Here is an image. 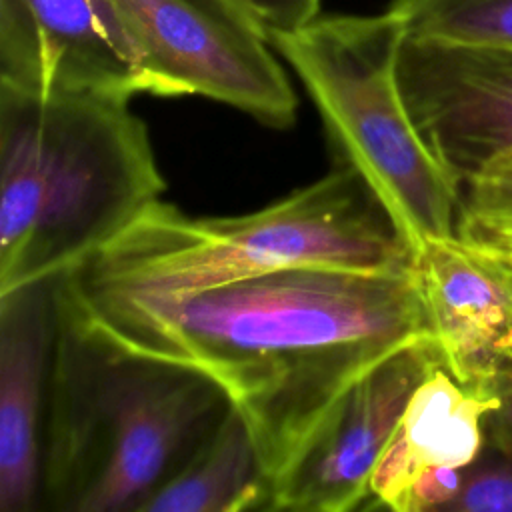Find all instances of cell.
<instances>
[{
  "label": "cell",
  "mask_w": 512,
  "mask_h": 512,
  "mask_svg": "<svg viewBox=\"0 0 512 512\" xmlns=\"http://www.w3.org/2000/svg\"><path fill=\"white\" fill-rule=\"evenodd\" d=\"M266 30L292 32L320 16L322 0H238Z\"/></svg>",
  "instance_id": "18"
},
{
  "label": "cell",
  "mask_w": 512,
  "mask_h": 512,
  "mask_svg": "<svg viewBox=\"0 0 512 512\" xmlns=\"http://www.w3.org/2000/svg\"><path fill=\"white\" fill-rule=\"evenodd\" d=\"M494 398L466 390L434 366L412 392L370 476L368 508L400 510L412 482L428 466H470L484 448V414Z\"/></svg>",
  "instance_id": "12"
},
{
  "label": "cell",
  "mask_w": 512,
  "mask_h": 512,
  "mask_svg": "<svg viewBox=\"0 0 512 512\" xmlns=\"http://www.w3.org/2000/svg\"><path fill=\"white\" fill-rule=\"evenodd\" d=\"M488 396L494 406L484 414V442L512 452V368L494 380Z\"/></svg>",
  "instance_id": "19"
},
{
  "label": "cell",
  "mask_w": 512,
  "mask_h": 512,
  "mask_svg": "<svg viewBox=\"0 0 512 512\" xmlns=\"http://www.w3.org/2000/svg\"><path fill=\"white\" fill-rule=\"evenodd\" d=\"M406 36L512 48V0H390Z\"/></svg>",
  "instance_id": "14"
},
{
  "label": "cell",
  "mask_w": 512,
  "mask_h": 512,
  "mask_svg": "<svg viewBox=\"0 0 512 512\" xmlns=\"http://www.w3.org/2000/svg\"><path fill=\"white\" fill-rule=\"evenodd\" d=\"M396 74L416 128L460 186L512 150V48L404 36Z\"/></svg>",
  "instance_id": "8"
},
{
  "label": "cell",
  "mask_w": 512,
  "mask_h": 512,
  "mask_svg": "<svg viewBox=\"0 0 512 512\" xmlns=\"http://www.w3.org/2000/svg\"><path fill=\"white\" fill-rule=\"evenodd\" d=\"M414 270L446 370L490 398L494 380L512 368V266L448 236L426 242Z\"/></svg>",
  "instance_id": "10"
},
{
  "label": "cell",
  "mask_w": 512,
  "mask_h": 512,
  "mask_svg": "<svg viewBox=\"0 0 512 512\" xmlns=\"http://www.w3.org/2000/svg\"><path fill=\"white\" fill-rule=\"evenodd\" d=\"M464 468L428 466L412 482L398 512H446L460 494Z\"/></svg>",
  "instance_id": "17"
},
{
  "label": "cell",
  "mask_w": 512,
  "mask_h": 512,
  "mask_svg": "<svg viewBox=\"0 0 512 512\" xmlns=\"http://www.w3.org/2000/svg\"><path fill=\"white\" fill-rule=\"evenodd\" d=\"M272 482L246 420L230 406L190 460L140 512L270 510Z\"/></svg>",
  "instance_id": "13"
},
{
  "label": "cell",
  "mask_w": 512,
  "mask_h": 512,
  "mask_svg": "<svg viewBox=\"0 0 512 512\" xmlns=\"http://www.w3.org/2000/svg\"><path fill=\"white\" fill-rule=\"evenodd\" d=\"M296 266L414 268V250L346 166L240 216H188L162 198L58 278L72 296H178Z\"/></svg>",
  "instance_id": "4"
},
{
  "label": "cell",
  "mask_w": 512,
  "mask_h": 512,
  "mask_svg": "<svg viewBox=\"0 0 512 512\" xmlns=\"http://www.w3.org/2000/svg\"><path fill=\"white\" fill-rule=\"evenodd\" d=\"M456 236L512 266V150L462 182Z\"/></svg>",
  "instance_id": "15"
},
{
  "label": "cell",
  "mask_w": 512,
  "mask_h": 512,
  "mask_svg": "<svg viewBox=\"0 0 512 512\" xmlns=\"http://www.w3.org/2000/svg\"><path fill=\"white\" fill-rule=\"evenodd\" d=\"M0 82L28 92L158 96L110 0H0Z\"/></svg>",
  "instance_id": "9"
},
{
  "label": "cell",
  "mask_w": 512,
  "mask_h": 512,
  "mask_svg": "<svg viewBox=\"0 0 512 512\" xmlns=\"http://www.w3.org/2000/svg\"><path fill=\"white\" fill-rule=\"evenodd\" d=\"M444 364L432 336L398 348L366 370L326 412L272 482L270 510L368 508L370 476L426 374Z\"/></svg>",
  "instance_id": "7"
},
{
  "label": "cell",
  "mask_w": 512,
  "mask_h": 512,
  "mask_svg": "<svg viewBox=\"0 0 512 512\" xmlns=\"http://www.w3.org/2000/svg\"><path fill=\"white\" fill-rule=\"evenodd\" d=\"M158 96H204L272 128L298 98L266 30L238 0H110Z\"/></svg>",
  "instance_id": "6"
},
{
  "label": "cell",
  "mask_w": 512,
  "mask_h": 512,
  "mask_svg": "<svg viewBox=\"0 0 512 512\" xmlns=\"http://www.w3.org/2000/svg\"><path fill=\"white\" fill-rule=\"evenodd\" d=\"M164 190L130 96L0 82V296L60 278Z\"/></svg>",
  "instance_id": "3"
},
{
  "label": "cell",
  "mask_w": 512,
  "mask_h": 512,
  "mask_svg": "<svg viewBox=\"0 0 512 512\" xmlns=\"http://www.w3.org/2000/svg\"><path fill=\"white\" fill-rule=\"evenodd\" d=\"M230 406L226 392L202 370L128 350L58 298L42 456L44 508L140 512Z\"/></svg>",
  "instance_id": "2"
},
{
  "label": "cell",
  "mask_w": 512,
  "mask_h": 512,
  "mask_svg": "<svg viewBox=\"0 0 512 512\" xmlns=\"http://www.w3.org/2000/svg\"><path fill=\"white\" fill-rule=\"evenodd\" d=\"M406 28L380 14H330L292 32H272L314 102L338 166L352 168L386 208L414 254L456 236L460 184L416 128L396 64Z\"/></svg>",
  "instance_id": "5"
},
{
  "label": "cell",
  "mask_w": 512,
  "mask_h": 512,
  "mask_svg": "<svg viewBox=\"0 0 512 512\" xmlns=\"http://www.w3.org/2000/svg\"><path fill=\"white\" fill-rule=\"evenodd\" d=\"M58 298L120 346L208 374L274 482L376 362L432 336L416 270L296 266L178 296Z\"/></svg>",
  "instance_id": "1"
},
{
  "label": "cell",
  "mask_w": 512,
  "mask_h": 512,
  "mask_svg": "<svg viewBox=\"0 0 512 512\" xmlns=\"http://www.w3.org/2000/svg\"><path fill=\"white\" fill-rule=\"evenodd\" d=\"M446 512H512V452L484 442L480 456L464 468L460 494Z\"/></svg>",
  "instance_id": "16"
},
{
  "label": "cell",
  "mask_w": 512,
  "mask_h": 512,
  "mask_svg": "<svg viewBox=\"0 0 512 512\" xmlns=\"http://www.w3.org/2000/svg\"><path fill=\"white\" fill-rule=\"evenodd\" d=\"M58 278L0 296V512L42 502Z\"/></svg>",
  "instance_id": "11"
}]
</instances>
